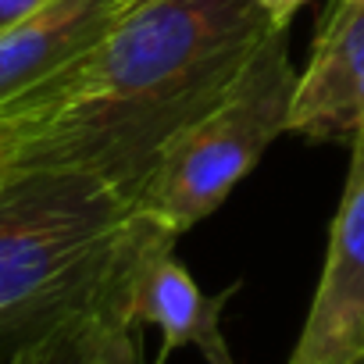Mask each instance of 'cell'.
<instances>
[{
	"mask_svg": "<svg viewBox=\"0 0 364 364\" xmlns=\"http://www.w3.org/2000/svg\"><path fill=\"white\" fill-rule=\"evenodd\" d=\"M268 29L257 0H136L90 54L18 100L36 114L18 168H82L136 200L168 139L232 86Z\"/></svg>",
	"mask_w": 364,
	"mask_h": 364,
	"instance_id": "obj_1",
	"label": "cell"
},
{
	"mask_svg": "<svg viewBox=\"0 0 364 364\" xmlns=\"http://www.w3.org/2000/svg\"><path fill=\"white\" fill-rule=\"evenodd\" d=\"M132 4L136 0H54L43 11L0 29V107L26 100L68 72Z\"/></svg>",
	"mask_w": 364,
	"mask_h": 364,
	"instance_id": "obj_7",
	"label": "cell"
},
{
	"mask_svg": "<svg viewBox=\"0 0 364 364\" xmlns=\"http://www.w3.org/2000/svg\"><path fill=\"white\" fill-rule=\"evenodd\" d=\"M353 364H364V357H357V360H353Z\"/></svg>",
	"mask_w": 364,
	"mask_h": 364,
	"instance_id": "obj_12",
	"label": "cell"
},
{
	"mask_svg": "<svg viewBox=\"0 0 364 364\" xmlns=\"http://www.w3.org/2000/svg\"><path fill=\"white\" fill-rule=\"evenodd\" d=\"M304 4H307V0H257V8L264 11V18H268L272 26H282V29H289L293 15H296Z\"/></svg>",
	"mask_w": 364,
	"mask_h": 364,
	"instance_id": "obj_11",
	"label": "cell"
},
{
	"mask_svg": "<svg viewBox=\"0 0 364 364\" xmlns=\"http://www.w3.org/2000/svg\"><path fill=\"white\" fill-rule=\"evenodd\" d=\"M357 357H364V132L350 143L325 268L289 364H353Z\"/></svg>",
	"mask_w": 364,
	"mask_h": 364,
	"instance_id": "obj_5",
	"label": "cell"
},
{
	"mask_svg": "<svg viewBox=\"0 0 364 364\" xmlns=\"http://www.w3.org/2000/svg\"><path fill=\"white\" fill-rule=\"evenodd\" d=\"M289 132L311 143H353L364 132V0H328L296 79Z\"/></svg>",
	"mask_w": 364,
	"mask_h": 364,
	"instance_id": "obj_6",
	"label": "cell"
},
{
	"mask_svg": "<svg viewBox=\"0 0 364 364\" xmlns=\"http://www.w3.org/2000/svg\"><path fill=\"white\" fill-rule=\"evenodd\" d=\"M296 79L289 29L272 26L232 86L168 139L136 190L139 211L175 236L211 218L257 168L268 143L289 132Z\"/></svg>",
	"mask_w": 364,
	"mask_h": 364,
	"instance_id": "obj_3",
	"label": "cell"
},
{
	"mask_svg": "<svg viewBox=\"0 0 364 364\" xmlns=\"http://www.w3.org/2000/svg\"><path fill=\"white\" fill-rule=\"evenodd\" d=\"M33 125H36V114L26 104L0 107V178L18 168V161H22L26 146H29Z\"/></svg>",
	"mask_w": 364,
	"mask_h": 364,
	"instance_id": "obj_9",
	"label": "cell"
},
{
	"mask_svg": "<svg viewBox=\"0 0 364 364\" xmlns=\"http://www.w3.org/2000/svg\"><path fill=\"white\" fill-rule=\"evenodd\" d=\"M154 225L104 175L18 168L0 178V339H29L111 300Z\"/></svg>",
	"mask_w": 364,
	"mask_h": 364,
	"instance_id": "obj_2",
	"label": "cell"
},
{
	"mask_svg": "<svg viewBox=\"0 0 364 364\" xmlns=\"http://www.w3.org/2000/svg\"><path fill=\"white\" fill-rule=\"evenodd\" d=\"M47 4H54V0H0V29H8V26L43 11Z\"/></svg>",
	"mask_w": 364,
	"mask_h": 364,
	"instance_id": "obj_10",
	"label": "cell"
},
{
	"mask_svg": "<svg viewBox=\"0 0 364 364\" xmlns=\"http://www.w3.org/2000/svg\"><path fill=\"white\" fill-rule=\"evenodd\" d=\"M8 364H146L143 328L118 307V293L29 339H18Z\"/></svg>",
	"mask_w": 364,
	"mask_h": 364,
	"instance_id": "obj_8",
	"label": "cell"
},
{
	"mask_svg": "<svg viewBox=\"0 0 364 364\" xmlns=\"http://www.w3.org/2000/svg\"><path fill=\"white\" fill-rule=\"evenodd\" d=\"M175 232H168L161 222L146 229L139 240L122 286H118V307L139 325L161 328V353L157 364H164L178 346H197V353L208 364H236L225 336H222V311L236 296L240 282L229 289L208 296L197 279L178 264L175 257Z\"/></svg>",
	"mask_w": 364,
	"mask_h": 364,
	"instance_id": "obj_4",
	"label": "cell"
}]
</instances>
